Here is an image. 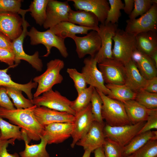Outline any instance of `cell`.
Instances as JSON below:
<instances>
[{
	"mask_svg": "<svg viewBox=\"0 0 157 157\" xmlns=\"http://www.w3.org/2000/svg\"><path fill=\"white\" fill-rule=\"evenodd\" d=\"M157 129V108L149 109L148 116L144 125L138 134L152 129Z\"/></svg>",
	"mask_w": 157,
	"mask_h": 157,
	"instance_id": "obj_43",
	"label": "cell"
},
{
	"mask_svg": "<svg viewBox=\"0 0 157 157\" xmlns=\"http://www.w3.org/2000/svg\"><path fill=\"white\" fill-rule=\"evenodd\" d=\"M25 15H22L23 21L22 33L18 38L13 41V51L15 56V64L17 65L21 60H23L29 63L37 71L40 72L42 70L43 64L42 60L39 58V52L36 51L33 54L30 55L26 54L23 49L24 40L27 35V28L30 26L25 19Z\"/></svg>",
	"mask_w": 157,
	"mask_h": 157,
	"instance_id": "obj_7",
	"label": "cell"
},
{
	"mask_svg": "<svg viewBox=\"0 0 157 157\" xmlns=\"http://www.w3.org/2000/svg\"><path fill=\"white\" fill-rule=\"evenodd\" d=\"M49 0H33L28 9L36 23L43 25L46 18V10Z\"/></svg>",
	"mask_w": 157,
	"mask_h": 157,
	"instance_id": "obj_31",
	"label": "cell"
},
{
	"mask_svg": "<svg viewBox=\"0 0 157 157\" xmlns=\"http://www.w3.org/2000/svg\"><path fill=\"white\" fill-rule=\"evenodd\" d=\"M135 36L137 49L150 57L157 51V33L148 31L138 34Z\"/></svg>",
	"mask_w": 157,
	"mask_h": 157,
	"instance_id": "obj_25",
	"label": "cell"
},
{
	"mask_svg": "<svg viewBox=\"0 0 157 157\" xmlns=\"http://www.w3.org/2000/svg\"><path fill=\"white\" fill-rule=\"evenodd\" d=\"M96 90L103 101L101 115L106 124L112 126L131 124L122 102L111 99L101 91Z\"/></svg>",
	"mask_w": 157,
	"mask_h": 157,
	"instance_id": "obj_2",
	"label": "cell"
},
{
	"mask_svg": "<svg viewBox=\"0 0 157 157\" xmlns=\"http://www.w3.org/2000/svg\"><path fill=\"white\" fill-rule=\"evenodd\" d=\"M108 2L110 8L104 24H117L121 15L120 10H123L124 4L121 0H108Z\"/></svg>",
	"mask_w": 157,
	"mask_h": 157,
	"instance_id": "obj_35",
	"label": "cell"
},
{
	"mask_svg": "<svg viewBox=\"0 0 157 157\" xmlns=\"http://www.w3.org/2000/svg\"><path fill=\"white\" fill-rule=\"evenodd\" d=\"M134 8L129 15V19H133L147 13L154 3H157V0H134Z\"/></svg>",
	"mask_w": 157,
	"mask_h": 157,
	"instance_id": "obj_37",
	"label": "cell"
},
{
	"mask_svg": "<svg viewBox=\"0 0 157 157\" xmlns=\"http://www.w3.org/2000/svg\"><path fill=\"white\" fill-rule=\"evenodd\" d=\"M27 35L30 38L31 45L42 44L46 47L47 53L43 57H48L50 54L53 47L56 48L63 58L68 57V53L65 44V39L55 35L50 29L40 31L32 27L29 31H28Z\"/></svg>",
	"mask_w": 157,
	"mask_h": 157,
	"instance_id": "obj_4",
	"label": "cell"
},
{
	"mask_svg": "<svg viewBox=\"0 0 157 157\" xmlns=\"http://www.w3.org/2000/svg\"><path fill=\"white\" fill-rule=\"evenodd\" d=\"M15 140L12 139L8 140H0V157H19L18 154H9L8 152L7 148L9 144L13 145Z\"/></svg>",
	"mask_w": 157,
	"mask_h": 157,
	"instance_id": "obj_46",
	"label": "cell"
},
{
	"mask_svg": "<svg viewBox=\"0 0 157 157\" xmlns=\"http://www.w3.org/2000/svg\"><path fill=\"white\" fill-rule=\"evenodd\" d=\"M146 122L116 126H112L105 124L104 128L105 137L124 147L138 134Z\"/></svg>",
	"mask_w": 157,
	"mask_h": 157,
	"instance_id": "obj_8",
	"label": "cell"
},
{
	"mask_svg": "<svg viewBox=\"0 0 157 157\" xmlns=\"http://www.w3.org/2000/svg\"><path fill=\"white\" fill-rule=\"evenodd\" d=\"M73 2V6L77 10L90 12L94 14L101 24H104L110 5L107 0H68Z\"/></svg>",
	"mask_w": 157,
	"mask_h": 157,
	"instance_id": "obj_20",
	"label": "cell"
},
{
	"mask_svg": "<svg viewBox=\"0 0 157 157\" xmlns=\"http://www.w3.org/2000/svg\"><path fill=\"white\" fill-rule=\"evenodd\" d=\"M98 32L101 41V48L94 57L99 64L107 59H113V38L118 28L117 24L110 23L99 25Z\"/></svg>",
	"mask_w": 157,
	"mask_h": 157,
	"instance_id": "obj_12",
	"label": "cell"
},
{
	"mask_svg": "<svg viewBox=\"0 0 157 157\" xmlns=\"http://www.w3.org/2000/svg\"><path fill=\"white\" fill-rule=\"evenodd\" d=\"M92 152L89 150H85L82 157H90Z\"/></svg>",
	"mask_w": 157,
	"mask_h": 157,
	"instance_id": "obj_52",
	"label": "cell"
},
{
	"mask_svg": "<svg viewBox=\"0 0 157 157\" xmlns=\"http://www.w3.org/2000/svg\"><path fill=\"white\" fill-rule=\"evenodd\" d=\"M64 66V61L59 59H55L47 63L46 71L33 79L34 82L38 84L33 98L52 89L54 85L62 82L63 78L60 72Z\"/></svg>",
	"mask_w": 157,
	"mask_h": 157,
	"instance_id": "obj_3",
	"label": "cell"
},
{
	"mask_svg": "<svg viewBox=\"0 0 157 157\" xmlns=\"http://www.w3.org/2000/svg\"><path fill=\"white\" fill-rule=\"evenodd\" d=\"M73 122L71 137L72 138L71 147L74 148L76 143L87 133L94 119L90 103L85 108L76 113Z\"/></svg>",
	"mask_w": 157,
	"mask_h": 157,
	"instance_id": "obj_15",
	"label": "cell"
},
{
	"mask_svg": "<svg viewBox=\"0 0 157 157\" xmlns=\"http://www.w3.org/2000/svg\"><path fill=\"white\" fill-rule=\"evenodd\" d=\"M73 123L57 122L44 126L42 136L48 144L61 143L71 137Z\"/></svg>",
	"mask_w": 157,
	"mask_h": 157,
	"instance_id": "obj_16",
	"label": "cell"
},
{
	"mask_svg": "<svg viewBox=\"0 0 157 157\" xmlns=\"http://www.w3.org/2000/svg\"><path fill=\"white\" fill-rule=\"evenodd\" d=\"M49 29L64 39L67 38H72L77 34L86 35L89 31H96L93 28L79 26L68 21L62 22Z\"/></svg>",
	"mask_w": 157,
	"mask_h": 157,
	"instance_id": "obj_23",
	"label": "cell"
},
{
	"mask_svg": "<svg viewBox=\"0 0 157 157\" xmlns=\"http://www.w3.org/2000/svg\"><path fill=\"white\" fill-rule=\"evenodd\" d=\"M124 65L125 69L124 85L136 93L143 89L147 79L141 74L135 63L131 60Z\"/></svg>",
	"mask_w": 157,
	"mask_h": 157,
	"instance_id": "obj_21",
	"label": "cell"
},
{
	"mask_svg": "<svg viewBox=\"0 0 157 157\" xmlns=\"http://www.w3.org/2000/svg\"><path fill=\"white\" fill-rule=\"evenodd\" d=\"M8 95L13 100V103L17 109L27 108L32 107V100L25 98L22 94V91L15 88L6 87Z\"/></svg>",
	"mask_w": 157,
	"mask_h": 157,
	"instance_id": "obj_34",
	"label": "cell"
},
{
	"mask_svg": "<svg viewBox=\"0 0 157 157\" xmlns=\"http://www.w3.org/2000/svg\"><path fill=\"white\" fill-rule=\"evenodd\" d=\"M98 64V69L106 84H124V65L113 58L106 59Z\"/></svg>",
	"mask_w": 157,
	"mask_h": 157,
	"instance_id": "obj_11",
	"label": "cell"
},
{
	"mask_svg": "<svg viewBox=\"0 0 157 157\" xmlns=\"http://www.w3.org/2000/svg\"><path fill=\"white\" fill-rule=\"evenodd\" d=\"M131 60L145 79H149L157 76V67L149 56L137 49L133 53Z\"/></svg>",
	"mask_w": 157,
	"mask_h": 157,
	"instance_id": "obj_22",
	"label": "cell"
},
{
	"mask_svg": "<svg viewBox=\"0 0 157 157\" xmlns=\"http://www.w3.org/2000/svg\"><path fill=\"white\" fill-rule=\"evenodd\" d=\"M68 1L49 0L46 10V18L43 25L46 29L50 28L59 23L68 21L71 10Z\"/></svg>",
	"mask_w": 157,
	"mask_h": 157,
	"instance_id": "obj_10",
	"label": "cell"
},
{
	"mask_svg": "<svg viewBox=\"0 0 157 157\" xmlns=\"http://www.w3.org/2000/svg\"><path fill=\"white\" fill-rule=\"evenodd\" d=\"M68 21L79 26L93 28L97 31L99 30L98 19L94 14L90 12L71 9L69 15Z\"/></svg>",
	"mask_w": 157,
	"mask_h": 157,
	"instance_id": "obj_24",
	"label": "cell"
},
{
	"mask_svg": "<svg viewBox=\"0 0 157 157\" xmlns=\"http://www.w3.org/2000/svg\"><path fill=\"white\" fill-rule=\"evenodd\" d=\"M113 40V58L124 64L131 60L133 53L137 49L135 36L118 28Z\"/></svg>",
	"mask_w": 157,
	"mask_h": 157,
	"instance_id": "obj_5",
	"label": "cell"
},
{
	"mask_svg": "<svg viewBox=\"0 0 157 157\" xmlns=\"http://www.w3.org/2000/svg\"><path fill=\"white\" fill-rule=\"evenodd\" d=\"M20 128L11 124L0 117V140H8L13 139L23 140Z\"/></svg>",
	"mask_w": 157,
	"mask_h": 157,
	"instance_id": "obj_32",
	"label": "cell"
},
{
	"mask_svg": "<svg viewBox=\"0 0 157 157\" xmlns=\"http://www.w3.org/2000/svg\"><path fill=\"white\" fill-rule=\"evenodd\" d=\"M123 10L125 13L129 15L132 12L134 8V0H124Z\"/></svg>",
	"mask_w": 157,
	"mask_h": 157,
	"instance_id": "obj_49",
	"label": "cell"
},
{
	"mask_svg": "<svg viewBox=\"0 0 157 157\" xmlns=\"http://www.w3.org/2000/svg\"><path fill=\"white\" fill-rule=\"evenodd\" d=\"M157 140V131L150 130L138 134L123 147L122 157L132 155L149 140Z\"/></svg>",
	"mask_w": 157,
	"mask_h": 157,
	"instance_id": "obj_28",
	"label": "cell"
},
{
	"mask_svg": "<svg viewBox=\"0 0 157 157\" xmlns=\"http://www.w3.org/2000/svg\"><path fill=\"white\" fill-rule=\"evenodd\" d=\"M90 103L94 121L100 123H104L101 115L103 101L95 88L92 94Z\"/></svg>",
	"mask_w": 157,
	"mask_h": 157,
	"instance_id": "obj_38",
	"label": "cell"
},
{
	"mask_svg": "<svg viewBox=\"0 0 157 157\" xmlns=\"http://www.w3.org/2000/svg\"><path fill=\"white\" fill-rule=\"evenodd\" d=\"M135 100L147 108H157V93L142 89L136 93Z\"/></svg>",
	"mask_w": 157,
	"mask_h": 157,
	"instance_id": "obj_36",
	"label": "cell"
},
{
	"mask_svg": "<svg viewBox=\"0 0 157 157\" xmlns=\"http://www.w3.org/2000/svg\"><path fill=\"white\" fill-rule=\"evenodd\" d=\"M103 147L106 157H122L123 147L115 142L106 138Z\"/></svg>",
	"mask_w": 157,
	"mask_h": 157,
	"instance_id": "obj_41",
	"label": "cell"
},
{
	"mask_svg": "<svg viewBox=\"0 0 157 157\" xmlns=\"http://www.w3.org/2000/svg\"><path fill=\"white\" fill-rule=\"evenodd\" d=\"M105 124L104 122L94 121L88 132L76 145L81 146L84 150H89L92 152L103 146L106 138L104 132Z\"/></svg>",
	"mask_w": 157,
	"mask_h": 157,
	"instance_id": "obj_17",
	"label": "cell"
},
{
	"mask_svg": "<svg viewBox=\"0 0 157 157\" xmlns=\"http://www.w3.org/2000/svg\"><path fill=\"white\" fill-rule=\"evenodd\" d=\"M20 0H0V12H10L21 15L28 12V10L21 8Z\"/></svg>",
	"mask_w": 157,
	"mask_h": 157,
	"instance_id": "obj_40",
	"label": "cell"
},
{
	"mask_svg": "<svg viewBox=\"0 0 157 157\" xmlns=\"http://www.w3.org/2000/svg\"><path fill=\"white\" fill-rule=\"evenodd\" d=\"M94 88L89 85L78 94L75 100L72 101L71 107L76 113L85 108L90 103Z\"/></svg>",
	"mask_w": 157,
	"mask_h": 157,
	"instance_id": "obj_33",
	"label": "cell"
},
{
	"mask_svg": "<svg viewBox=\"0 0 157 157\" xmlns=\"http://www.w3.org/2000/svg\"><path fill=\"white\" fill-rule=\"evenodd\" d=\"M143 89L149 92L157 93V76L146 80Z\"/></svg>",
	"mask_w": 157,
	"mask_h": 157,
	"instance_id": "obj_47",
	"label": "cell"
},
{
	"mask_svg": "<svg viewBox=\"0 0 157 157\" xmlns=\"http://www.w3.org/2000/svg\"><path fill=\"white\" fill-rule=\"evenodd\" d=\"M67 72L73 81L74 87L78 94L87 87L88 85L85 77L82 73L75 68H68Z\"/></svg>",
	"mask_w": 157,
	"mask_h": 157,
	"instance_id": "obj_42",
	"label": "cell"
},
{
	"mask_svg": "<svg viewBox=\"0 0 157 157\" xmlns=\"http://www.w3.org/2000/svg\"><path fill=\"white\" fill-rule=\"evenodd\" d=\"M41 141L38 144L29 145L25 142L24 150L19 153L21 157H50L46 149L48 144L47 141L42 136L41 137Z\"/></svg>",
	"mask_w": 157,
	"mask_h": 157,
	"instance_id": "obj_30",
	"label": "cell"
},
{
	"mask_svg": "<svg viewBox=\"0 0 157 157\" xmlns=\"http://www.w3.org/2000/svg\"><path fill=\"white\" fill-rule=\"evenodd\" d=\"M94 152V157H106L104 153L103 146L95 149Z\"/></svg>",
	"mask_w": 157,
	"mask_h": 157,
	"instance_id": "obj_50",
	"label": "cell"
},
{
	"mask_svg": "<svg viewBox=\"0 0 157 157\" xmlns=\"http://www.w3.org/2000/svg\"><path fill=\"white\" fill-rule=\"evenodd\" d=\"M72 39L75 42L76 51L79 58H83L87 55L94 58L101 47V38L96 31L92 30L83 37L75 35Z\"/></svg>",
	"mask_w": 157,
	"mask_h": 157,
	"instance_id": "obj_13",
	"label": "cell"
},
{
	"mask_svg": "<svg viewBox=\"0 0 157 157\" xmlns=\"http://www.w3.org/2000/svg\"><path fill=\"white\" fill-rule=\"evenodd\" d=\"M132 155L134 157H157V140H149Z\"/></svg>",
	"mask_w": 157,
	"mask_h": 157,
	"instance_id": "obj_39",
	"label": "cell"
},
{
	"mask_svg": "<svg viewBox=\"0 0 157 157\" xmlns=\"http://www.w3.org/2000/svg\"><path fill=\"white\" fill-rule=\"evenodd\" d=\"M0 106L9 109L15 108L7 94L6 87L0 88Z\"/></svg>",
	"mask_w": 157,
	"mask_h": 157,
	"instance_id": "obj_45",
	"label": "cell"
},
{
	"mask_svg": "<svg viewBox=\"0 0 157 157\" xmlns=\"http://www.w3.org/2000/svg\"><path fill=\"white\" fill-rule=\"evenodd\" d=\"M150 57L157 68V51L154 52Z\"/></svg>",
	"mask_w": 157,
	"mask_h": 157,
	"instance_id": "obj_51",
	"label": "cell"
},
{
	"mask_svg": "<svg viewBox=\"0 0 157 157\" xmlns=\"http://www.w3.org/2000/svg\"><path fill=\"white\" fill-rule=\"evenodd\" d=\"M0 135H1V132H0Z\"/></svg>",
	"mask_w": 157,
	"mask_h": 157,
	"instance_id": "obj_54",
	"label": "cell"
},
{
	"mask_svg": "<svg viewBox=\"0 0 157 157\" xmlns=\"http://www.w3.org/2000/svg\"><path fill=\"white\" fill-rule=\"evenodd\" d=\"M0 48L13 51V41L0 32Z\"/></svg>",
	"mask_w": 157,
	"mask_h": 157,
	"instance_id": "obj_48",
	"label": "cell"
},
{
	"mask_svg": "<svg viewBox=\"0 0 157 157\" xmlns=\"http://www.w3.org/2000/svg\"><path fill=\"white\" fill-rule=\"evenodd\" d=\"M33 112L38 121L44 127L54 123H73L75 119V116L72 114L44 106H37Z\"/></svg>",
	"mask_w": 157,
	"mask_h": 157,
	"instance_id": "obj_18",
	"label": "cell"
},
{
	"mask_svg": "<svg viewBox=\"0 0 157 157\" xmlns=\"http://www.w3.org/2000/svg\"><path fill=\"white\" fill-rule=\"evenodd\" d=\"M124 31L136 36L148 31L157 32V3H154L150 9L138 18L128 19Z\"/></svg>",
	"mask_w": 157,
	"mask_h": 157,
	"instance_id": "obj_9",
	"label": "cell"
},
{
	"mask_svg": "<svg viewBox=\"0 0 157 157\" xmlns=\"http://www.w3.org/2000/svg\"><path fill=\"white\" fill-rule=\"evenodd\" d=\"M10 68L12 67L9 66L4 69H0V88L1 87H11L19 89L24 92L28 99L32 100L33 98L32 90L37 88L38 84L35 82H33L32 80L24 84L14 82L7 73L9 69Z\"/></svg>",
	"mask_w": 157,
	"mask_h": 157,
	"instance_id": "obj_27",
	"label": "cell"
},
{
	"mask_svg": "<svg viewBox=\"0 0 157 157\" xmlns=\"http://www.w3.org/2000/svg\"><path fill=\"white\" fill-rule=\"evenodd\" d=\"M0 61L4 63L12 68L17 65L14 64L15 56L13 51L0 48Z\"/></svg>",
	"mask_w": 157,
	"mask_h": 157,
	"instance_id": "obj_44",
	"label": "cell"
},
{
	"mask_svg": "<svg viewBox=\"0 0 157 157\" xmlns=\"http://www.w3.org/2000/svg\"><path fill=\"white\" fill-rule=\"evenodd\" d=\"M84 66L81 73L84 75L87 83L102 92L108 97L110 96V91L106 87L102 74L97 67V63L94 58H85Z\"/></svg>",
	"mask_w": 157,
	"mask_h": 157,
	"instance_id": "obj_14",
	"label": "cell"
},
{
	"mask_svg": "<svg viewBox=\"0 0 157 157\" xmlns=\"http://www.w3.org/2000/svg\"><path fill=\"white\" fill-rule=\"evenodd\" d=\"M122 103L129 119L131 124L146 121L149 109L135 100L127 101Z\"/></svg>",
	"mask_w": 157,
	"mask_h": 157,
	"instance_id": "obj_26",
	"label": "cell"
},
{
	"mask_svg": "<svg viewBox=\"0 0 157 157\" xmlns=\"http://www.w3.org/2000/svg\"><path fill=\"white\" fill-rule=\"evenodd\" d=\"M105 85L111 92V95L109 97L111 99L122 103L130 100H135L136 93L125 85L108 84Z\"/></svg>",
	"mask_w": 157,
	"mask_h": 157,
	"instance_id": "obj_29",
	"label": "cell"
},
{
	"mask_svg": "<svg viewBox=\"0 0 157 157\" xmlns=\"http://www.w3.org/2000/svg\"><path fill=\"white\" fill-rule=\"evenodd\" d=\"M126 157H134V156L132 154L131 155H130L129 156H126Z\"/></svg>",
	"mask_w": 157,
	"mask_h": 157,
	"instance_id": "obj_53",
	"label": "cell"
},
{
	"mask_svg": "<svg viewBox=\"0 0 157 157\" xmlns=\"http://www.w3.org/2000/svg\"><path fill=\"white\" fill-rule=\"evenodd\" d=\"M36 107L34 105L27 108L9 109L0 106V117L19 126L21 130L25 132L30 140L38 141L40 140L44 127L35 117L33 110Z\"/></svg>",
	"mask_w": 157,
	"mask_h": 157,
	"instance_id": "obj_1",
	"label": "cell"
},
{
	"mask_svg": "<svg viewBox=\"0 0 157 157\" xmlns=\"http://www.w3.org/2000/svg\"><path fill=\"white\" fill-rule=\"evenodd\" d=\"M22 18L17 13L0 12V32L12 41L22 34Z\"/></svg>",
	"mask_w": 157,
	"mask_h": 157,
	"instance_id": "obj_19",
	"label": "cell"
},
{
	"mask_svg": "<svg viewBox=\"0 0 157 157\" xmlns=\"http://www.w3.org/2000/svg\"><path fill=\"white\" fill-rule=\"evenodd\" d=\"M32 101L33 104L37 106H44L74 116L76 114L71 107L72 101L57 90L54 91L52 89L33 97Z\"/></svg>",
	"mask_w": 157,
	"mask_h": 157,
	"instance_id": "obj_6",
	"label": "cell"
}]
</instances>
